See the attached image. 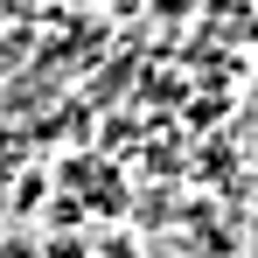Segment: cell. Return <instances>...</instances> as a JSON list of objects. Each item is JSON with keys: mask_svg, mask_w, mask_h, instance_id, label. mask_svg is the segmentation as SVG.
<instances>
[]
</instances>
